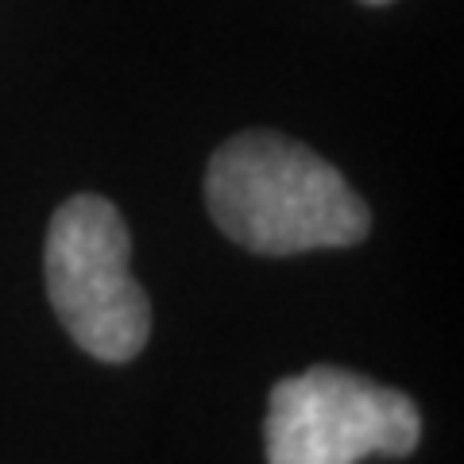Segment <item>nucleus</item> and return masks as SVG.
Masks as SVG:
<instances>
[{
	"mask_svg": "<svg viewBox=\"0 0 464 464\" xmlns=\"http://www.w3.org/2000/svg\"><path fill=\"white\" fill-rule=\"evenodd\" d=\"M206 206L213 225L256 256L348 248L372 228L364 198L344 174L279 132L225 140L206 170Z\"/></svg>",
	"mask_w": 464,
	"mask_h": 464,
	"instance_id": "nucleus-1",
	"label": "nucleus"
},
{
	"mask_svg": "<svg viewBox=\"0 0 464 464\" xmlns=\"http://www.w3.org/2000/svg\"><path fill=\"white\" fill-rule=\"evenodd\" d=\"M128 259L132 237L112 201L74 194L51 217L43 248L47 298L70 341L105 364H128L151 337V306Z\"/></svg>",
	"mask_w": 464,
	"mask_h": 464,
	"instance_id": "nucleus-2",
	"label": "nucleus"
},
{
	"mask_svg": "<svg viewBox=\"0 0 464 464\" xmlns=\"http://www.w3.org/2000/svg\"><path fill=\"white\" fill-rule=\"evenodd\" d=\"M267 464H360L411 457L422 414L411 395L344 368H310L275 383L267 402Z\"/></svg>",
	"mask_w": 464,
	"mask_h": 464,
	"instance_id": "nucleus-3",
	"label": "nucleus"
},
{
	"mask_svg": "<svg viewBox=\"0 0 464 464\" xmlns=\"http://www.w3.org/2000/svg\"><path fill=\"white\" fill-rule=\"evenodd\" d=\"M364 5H391V0H364Z\"/></svg>",
	"mask_w": 464,
	"mask_h": 464,
	"instance_id": "nucleus-4",
	"label": "nucleus"
}]
</instances>
